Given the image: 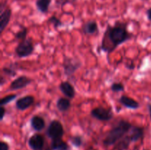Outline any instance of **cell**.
Returning <instances> with one entry per match:
<instances>
[{"label":"cell","mask_w":151,"mask_h":150,"mask_svg":"<svg viewBox=\"0 0 151 150\" xmlns=\"http://www.w3.org/2000/svg\"><path fill=\"white\" fill-rule=\"evenodd\" d=\"M133 125L125 120H120L110 129L103 140L105 146H114L119 141L129 133Z\"/></svg>","instance_id":"obj_2"},{"label":"cell","mask_w":151,"mask_h":150,"mask_svg":"<svg viewBox=\"0 0 151 150\" xmlns=\"http://www.w3.org/2000/svg\"><path fill=\"white\" fill-rule=\"evenodd\" d=\"M132 34L127 29V24L116 21L106 28L102 40L100 49L108 54L113 52L119 45L130 40Z\"/></svg>","instance_id":"obj_1"},{"label":"cell","mask_w":151,"mask_h":150,"mask_svg":"<svg viewBox=\"0 0 151 150\" xmlns=\"http://www.w3.org/2000/svg\"><path fill=\"white\" fill-rule=\"evenodd\" d=\"M56 106H57V108L58 109L59 111L66 112L71 107V102L68 99L61 97V98L58 99Z\"/></svg>","instance_id":"obj_18"},{"label":"cell","mask_w":151,"mask_h":150,"mask_svg":"<svg viewBox=\"0 0 151 150\" xmlns=\"http://www.w3.org/2000/svg\"><path fill=\"white\" fill-rule=\"evenodd\" d=\"M28 145L32 150H45V139L41 134H34L29 138Z\"/></svg>","instance_id":"obj_7"},{"label":"cell","mask_w":151,"mask_h":150,"mask_svg":"<svg viewBox=\"0 0 151 150\" xmlns=\"http://www.w3.org/2000/svg\"><path fill=\"white\" fill-rule=\"evenodd\" d=\"M51 150H69V146L66 141H63L62 138L52 140L51 145H50Z\"/></svg>","instance_id":"obj_16"},{"label":"cell","mask_w":151,"mask_h":150,"mask_svg":"<svg viewBox=\"0 0 151 150\" xmlns=\"http://www.w3.org/2000/svg\"><path fill=\"white\" fill-rule=\"evenodd\" d=\"M27 34V29L26 27H22V29L15 34V38L17 40H20V41H23V40L26 39Z\"/></svg>","instance_id":"obj_20"},{"label":"cell","mask_w":151,"mask_h":150,"mask_svg":"<svg viewBox=\"0 0 151 150\" xmlns=\"http://www.w3.org/2000/svg\"><path fill=\"white\" fill-rule=\"evenodd\" d=\"M12 10L9 7H5L4 10H1V16H0V29L1 32L5 29L11 19Z\"/></svg>","instance_id":"obj_10"},{"label":"cell","mask_w":151,"mask_h":150,"mask_svg":"<svg viewBox=\"0 0 151 150\" xmlns=\"http://www.w3.org/2000/svg\"><path fill=\"white\" fill-rule=\"evenodd\" d=\"M47 21H48L49 23L52 24L53 26H54V27L55 28V29H57L58 27H60V26L63 25V24L62 23L61 21H60L58 18L56 17L55 16H52L51 17L48 19Z\"/></svg>","instance_id":"obj_23"},{"label":"cell","mask_w":151,"mask_h":150,"mask_svg":"<svg viewBox=\"0 0 151 150\" xmlns=\"http://www.w3.org/2000/svg\"><path fill=\"white\" fill-rule=\"evenodd\" d=\"M59 89L68 98L73 99L75 97V90L72 84L69 82H62L59 85Z\"/></svg>","instance_id":"obj_13"},{"label":"cell","mask_w":151,"mask_h":150,"mask_svg":"<svg viewBox=\"0 0 151 150\" xmlns=\"http://www.w3.org/2000/svg\"><path fill=\"white\" fill-rule=\"evenodd\" d=\"M82 29L83 32L85 34L92 35V34L96 33L98 31V26H97V24L95 21H88L83 25Z\"/></svg>","instance_id":"obj_15"},{"label":"cell","mask_w":151,"mask_h":150,"mask_svg":"<svg viewBox=\"0 0 151 150\" xmlns=\"http://www.w3.org/2000/svg\"><path fill=\"white\" fill-rule=\"evenodd\" d=\"M4 82V77H3V75H1V85H3Z\"/></svg>","instance_id":"obj_31"},{"label":"cell","mask_w":151,"mask_h":150,"mask_svg":"<svg viewBox=\"0 0 151 150\" xmlns=\"http://www.w3.org/2000/svg\"><path fill=\"white\" fill-rule=\"evenodd\" d=\"M111 89L113 92H120V91H125V87L120 82H115L111 85Z\"/></svg>","instance_id":"obj_25"},{"label":"cell","mask_w":151,"mask_h":150,"mask_svg":"<svg viewBox=\"0 0 151 150\" xmlns=\"http://www.w3.org/2000/svg\"><path fill=\"white\" fill-rule=\"evenodd\" d=\"M119 101L122 105H123L124 107H127V108L133 109V110H136V109H138L139 107L140 104L137 100L134 99L133 98L129 96H122L119 99Z\"/></svg>","instance_id":"obj_12"},{"label":"cell","mask_w":151,"mask_h":150,"mask_svg":"<svg viewBox=\"0 0 151 150\" xmlns=\"http://www.w3.org/2000/svg\"><path fill=\"white\" fill-rule=\"evenodd\" d=\"M93 150H97V149H93Z\"/></svg>","instance_id":"obj_33"},{"label":"cell","mask_w":151,"mask_h":150,"mask_svg":"<svg viewBox=\"0 0 151 150\" xmlns=\"http://www.w3.org/2000/svg\"><path fill=\"white\" fill-rule=\"evenodd\" d=\"M30 125L32 129L35 131H41L45 128L46 123L44 119L41 116H33L30 119Z\"/></svg>","instance_id":"obj_14"},{"label":"cell","mask_w":151,"mask_h":150,"mask_svg":"<svg viewBox=\"0 0 151 150\" xmlns=\"http://www.w3.org/2000/svg\"><path fill=\"white\" fill-rule=\"evenodd\" d=\"M32 79H30L29 77L22 75V76H19L13 81H12L10 85V89L13 90V91L22 89V88H25L28 85H29L32 82Z\"/></svg>","instance_id":"obj_8"},{"label":"cell","mask_w":151,"mask_h":150,"mask_svg":"<svg viewBox=\"0 0 151 150\" xmlns=\"http://www.w3.org/2000/svg\"><path fill=\"white\" fill-rule=\"evenodd\" d=\"M147 109H148L149 114H150V119H151V104H147Z\"/></svg>","instance_id":"obj_30"},{"label":"cell","mask_w":151,"mask_h":150,"mask_svg":"<svg viewBox=\"0 0 151 150\" xmlns=\"http://www.w3.org/2000/svg\"><path fill=\"white\" fill-rule=\"evenodd\" d=\"M6 109L4 108V106H1V117H0V120H3L4 119V116H5V113H6Z\"/></svg>","instance_id":"obj_28"},{"label":"cell","mask_w":151,"mask_h":150,"mask_svg":"<svg viewBox=\"0 0 151 150\" xmlns=\"http://www.w3.org/2000/svg\"><path fill=\"white\" fill-rule=\"evenodd\" d=\"M144 150H147V149H144Z\"/></svg>","instance_id":"obj_34"},{"label":"cell","mask_w":151,"mask_h":150,"mask_svg":"<svg viewBox=\"0 0 151 150\" xmlns=\"http://www.w3.org/2000/svg\"><path fill=\"white\" fill-rule=\"evenodd\" d=\"M91 115L93 118L101 121H108L113 119L114 113L110 109L103 107H97L92 109Z\"/></svg>","instance_id":"obj_6"},{"label":"cell","mask_w":151,"mask_h":150,"mask_svg":"<svg viewBox=\"0 0 151 150\" xmlns=\"http://www.w3.org/2000/svg\"><path fill=\"white\" fill-rule=\"evenodd\" d=\"M82 63L78 58L65 57L63 63L64 74L67 76H71L81 67Z\"/></svg>","instance_id":"obj_5"},{"label":"cell","mask_w":151,"mask_h":150,"mask_svg":"<svg viewBox=\"0 0 151 150\" xmlns=\"http://www.w3.org/2000/svg\"><path fill=\"white\" fill-rule=\"evenodd\" d=\"M77 0H55V4L60 7H63L67 4H74L76 2Z\"/></svg>","instance_id":"obj_26"},{"label":"cell","mask_w":151,"mask_h":150,"mask_svg":"<svg viewBox=\"0 0 151 150\" xmlns=\"http://www.w3.org/2000/svg\"><path fill=\"white\" fill-rule=\"evenodd\" d=\"M132 142H134V140L129 132L128 135H125L123 138H122L115 144L113 150H127Z\"/></svg>","instance_id":"obj_11"},{"label":"cell","mask_w":151,"mask_h":150,"mask_svg":"<svg viewBox=\"0 0 151 150\" xmlns=\"http://www.w3.org/2000/svg\"><path fill=\"white\" fill-rule=\"evenodd\" d=\"M147 16L148 20L150 21H151V7L147 10Z\"/></svg>","instance_id":"obj_29"},{"label":"cell","mask_w":151,"mask_h":150,"mask_svg":"<svg viewBox=\"0 0 151 150\" xmlns=\"http://www.w3.org/2000/svg\"><path fill=\"white\" fill-rule=\"evenodd\" d=\"M10 146H9L8 144L4 141H1L0 143V150H9Z\"/></svg>","instance_id":"obj_27"},{"label":"cell","mask_w":151,"mask_h":150,"mask_svg":"<svg viewBox=\"0 0 151 150\" xmlns=\"http://www.w3.org/2000/svg\"><path fill=\"white\" fill-rule=\"evenodd\" d=\"M35 102L34 96L30 95L25 96L19 99L16 102V107L19 110H25L32 105Z\"/></svg>","instance_id":"obj_9"},{"label":"cell","mask_w":151,"mask_h":150,"mask_svg":"<svg viewBox=\"0 0 151 150\" xmlns=\"http://www.w3.org/2000/svg\"><path fill=\"white\" fill-rule=\"evenodd\" d=\"M142 1H147V0H142Z\"/></svg>","instance_id":"obj_32"},{"label":"cell","mask_w":151,"mask_h":150,"mask_svg":"<svg viewBox=\"0 0 151 150\" xmlns=\"http://www.w3.org/2000/svg\"><path fill=\"white\" fill-rule=\"evenodd\" d=\"M2 71L4 74L8 76H14L16 75V71L13 65H10V66H5L2 69Z\"/></svg>","instance_id":"obj_21"},{"label":"cell","mask_w":151,"mask_h":150,"mask_svg":"<svg viewBox=\"0 0 151 150\" xmlns=\"http://www.w3.org/2000/svg\"><path fill=\"white\" fill-rule=\"evenodd\" d=\"M70 141L75 147H81L83 144V138L80 135H75L70 138Z\"/></svg>","instance_id":"obj_24"},{"label":"cell","mask_w":151,"mask_h":150,"mask_svg":"<svg viewBox=\"0 0 151 150\" xmlns=\"http://www.w3.org/2000/svg\"><path fill=\"white\" fill-rule=\"evenodd\" d=\"M130 133L132 136L134 142H137L139 140L142 139L144 137V128L141 127V126H133L130 131Z\"/></svg>","instance_id":"obj_17"},{"label":"cell","mask_w":151,"mask_h":150,"mask_svg":"<svg viewBox=\"0 0 151 150\" xmlns=\"http://www.w3.org/2000/svg\"><path fill=\"white\" fill-rule=\"evenodd\" d=\"M16 97H17L16 94H10V95H7L6 96L3 97L1 99V101H0V105L4 106L5 104H8L10 101H13L15 99H16Z\"/></svg>","instance_id":"obj_22"},{"label":"cell","mask_w":151,"mask_h":150,"mask_svg":"<svg viewBox=\"0 0 151 150\" xmlns=\"http://www.w3.org/2000/svg\"><path fill=\"white\" fill-rule=\"evenodd\" d=\"M34 51V45L32 40L28 39L21 41L15 49V52L19 57H27L32 54Z\"/></svg>","instance_id":"obj_3"},{"label":"cell","mask_w":151,"mask_h":150,"mask_svg":"<svg viewBox=\"0 0 151 150\" xmlns=\"http://www.w3.org/2000/svg\"><path fill=\"white\" fill-rule=\"evenodd\" d=\"M51 1L52 0H36L35 6L38 11L41 12V13H46L48 12Z\"/></svg>","instance_id":"obj_19"},{"label":"cell","mask_w":151,"mask_h":150,"mask_svg":"<svg viewBox=\"0 0 151 150\" xmlns=\"http://www.w3.org/2000/svg\"><path fill=\"white\" fill-rule=\"evenodd\" d=\"M46 133L52 140L61 138L64 135V129L61 122L58 120L52 121L48 126Z\"/></svg>","instance_id":"obj_4"}]
</instances>
